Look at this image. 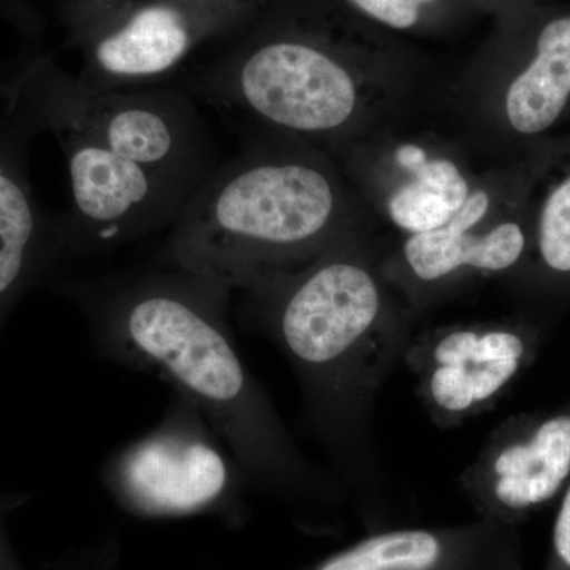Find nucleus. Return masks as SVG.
Listing matches in <instances>:
<instances>
[{"label": "nucleus", "mask_w": 570, "mask_h": 570, "mask_svg": "<svg viewBox=\"0 0 570 570\" xmlns=\"http://www.w3.org/2000/svg\"><path fill=\"white\" fill-rule=\"evenodd\" d=\"M36 227L28 195L0 171V299L11 294L24 275Z\"/></svg>", "instance_id": "17"}, {"label": "nucleus", "mask_w": 570, "mask_h": 570, "mask_svg": "<svg viewBox=\"0 0 570 570\" xmlns=\"http://www.w3.org/2000/svg\"><path fill=\"white\" fill-rule=\"evenodd\" d=\"M100 478L116 505L137 519H246L249 479L204 414L176 393L160 422L116 450Z\"/></svg>", "instance_id": "5"}, {"label": "nucleus", "mask_w": 570, "mask_h": 570, "mask_svg": "<svg viewBox=\"0 0 570 570\" xmlns=\"http://www.w3.org/2000/svg\"><path fill=\"white\" fill-rule=\"evenodd\" d=\"M299 570H520V540L515 527L489 519L461 527L396 528Z\"/></svg>", "instance_id": "13"}, {"label": "nucleus", "mask_w": 570, "mask_h": 570, "mask_svg": "<svg viewBox=\"0 0 570 570\" xmlns=\"http://www.w3.org/2000/svg\"><path fill=\"white\" fill-rule=\"evenodd\" d=\"M0 570H20L14 564L13 557H11L9 547L3 542V538H0Z\"/></svg>", "instance_id": "21"}, {"label": "nucleus", "mask_w": 570, "mask_h": 570, "mask_svg": "<svg viewBox=\"0 0 570 570\" xmlns=\"http://www.w3.org/2000/svg\"><path fill=\"white\" fill-rule=\"evenodd\" d=\"M524 209L531 257L546 275L570 279V137L531 154Z\"/></svg>", "instance_id": "15"}, {"label": "nucleus", "mask_w": 570, "mask_h": 570, "mask_svg": "<svg viewBox=\"0 0 570 570\" xmlns=\"http://www.w3.org/2000/svg\"><path fill=\"white\" fill-rule=\"evenodd\" d=\"M475 11H485L497 17L498 21L505 20L519 11L534 6L540 0H466Z\"/></svg>", "instance_id": "19"}, {"label": "nucleus", "mask_w": 570, "mask_h": 570, "mask_svg": "<svg viewBox=\"0 0 570 570\" xmlns=\"http://www.w3.org/2000/svg\"><path fill=\"white\" fill-rule=\"evenodd\" d=\"M58 112L69 137L193 186L213 170L212 140L184 89L97 92L69 80L58 86Z\"/></svg>", "instance_id": "7"}, {"label": "nucleus", "mask_w": 570, "mask_h": 570, "mask_svg": "<svg viewBox=\"0 0 570 570\" xmlns=\"http://www.w3.org/2000/svg\"><path fill=\"white\" fill-rule=\"evenodd\" d=\"M389 167L382 208L407 236L444 227L474 189L453 157L422 142L397 145Z\"/></svg>", "instance_id": "14"}, {"label": "nucleus", "mask_w": 570, "mask_h": 570, "mask_svg": "<svg viewBox=\"0 0 570 570\" xmlns=\"http://www.w3.org/2000/svg\"><path fill=\"white\" fill-rule=\"evenodd\" d=\"M66 138L78 239L85 253L171 227L195 189L193 184L124 159L97 142Z\"/></svg>", "instance_id": "9"}, {"label": "nucleus", "mask_w": 570, "mask_h": 570, "mask_svg": "<svg viewBox=\"0 0 570 570\" xmlns=\"http://www.w3.org/2000/svg\"><path fill=\"white\" fill-rule=\"evenodd\" d=\"M461 480L480 519L515 527L546 508L570 482V411L502 423Z\"/></svg>", "instance_id": "11"}, {"label": "nucleus", "mask_w": 570, "mask_h": 570, "mask_svg": "<svg viewBox=\"0 0 570 570\" xmlns=\"http://www.w3.org/2000/svg\"><path fill=\"white\" fill-rule=\"evenodd\" d=\"M174 2L194 3V6H232L261 14L268 0H174Z\"/></svg>", "instance_id": "20"}, {"label": "nucleus", "mask_w": 570, "mask_h": 570, "mask_svg": "<svg viewBox=\"0 0 570 570\" xmlns=\"http://www.w3.org/2000/svg\"><path fill=\"white\" fill-rule=\"evenodd\" d=\"M257 17L174 0H70V39L82 58L77 81L97 92L156 88L206 41L242 32Z\"/></svg>", "instance_id": "6"}, {"label": "nucleus", "mask_w": 570, "mask_h": 570, "mask_svg": "<svg viewBox=\"0 0 570 570\" xmlns=\"http://www.w3.org/2000/svg\"><path fill=\"white\" fill-rule=\"evenodd\" d=\"M230 288L174 266L85 281L97 354L164 381L208 420L249 479L303 501L318 480L236 347Z\"/></svg>", "instance_id": "1"}, {"label": "nucleus", "mask_w": 570, "mask_h": 570, "mask_svg": "<svg viewBox=\"0 0 570 570\" xmlns=\"http://www.w3.org/2000/svg\"><path fill=\"white\" fill-rule=\"evenodd\" d=\"M317 414H330L377 367L387 303L367 266L330 247L288 275L247 288Z\"/></svg>", "instance_id": "4"}, {"label": "nucleus", "mask_w": 570, "mask_h": 570, "mask_svg": "<svg viewBox=\"0 0 570 570\" xmlns=\"http://www.w3.org/2000/svg\"><path fill=\"white\" fill-rule=\"evenodd\" d=\"M340 212L335 178L314 157L294 149L246 154L195 186L159 264L247 291L328 250Z\"/></svg>", "instance_id": "2"}, {"label": "nucleus", "mask_w": 570, "mask_h": 570, "mask_svg": "<svg viewBox=\"0 0 570 570\" xmlns=\"http://www.w3.org/2000/svg\"><path fill=\"white\" fill-rule=\"evenodd\" d=\"M498 24L489 48L497 115L502 134L530 157L570 119V3L538 2Z\"/></svg>", "instance_id": "8"}, {"label": "nucleus", "mask_w": 570, "mask_h": 570, "mask_svg": "<svg viewBox=\"0 0 570 570\" xmlns=\"http://www.w3.org/2000/svg\"><path fill=\"white\" fill-rule=\"evenodd\" d=\"M561 504L551 534V551L546 570H570V482L561 494Z\"/></svg>", "instance_id": "18"}, {"label": "nucleus", "mask_w": 570, "mask_h": 570, "mask_svg": "<svg viewBox=\"0 0 570 570\" xmlns=\"http://www.w3.org/2000/svg\"><path fill=\"white\" fill-rule=\"evenodd\" d=\"M532 340L519 326L442 328L411 348L420 396L441 426L460 425L490 407L530 362Z\"/></svg>", "instance_id": "12"}, {"label": "nucleus", "mask_w": 570, "mask_h": 570, "mask_svg": "<svg viewBox=\"0 0 570 570\" xmlns=\"http://www.w3.org/2000/svg\"><path fill=\"white\" fill-rule=\"evenodd\" d=\"M384 33L422 36L445 31L474 13L466 0H333Z\"/></svg>", "instance_id": "16"}, {"label": "nucleus", "mask_w": 570, "mask_h": 570, "mask_svg": "<svg viewBox=\"0 0 570 570\" xmlns=\"http://www.w3.org/2000/svg\"><path fill=\"white\" fill-rule=\"evenodd\" d=\"M220 58L187 78L184 91L234 105L296 137L325 138L362 105L358 63L385 47L333 0H277Z\"/></svg>", "instance_id": "3"}, {"label": "nucleus", "mask_w": 570, "mask_h": 570, "mask_svg": "<svg viewBox=\"0 0 570 570\" xmlns=\"http://www.w3.org/2000/svg\"><path fill=\"white\" fill-rule=\"evenodd\" d=\"M530 159L521 160L498 189H472L444 227L406 236L401 262L412 279L438 284L463 275L509 272L530 255L524 209Z\"/></svg>", "instance_id": "10"}]
</instances>
